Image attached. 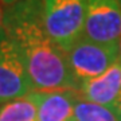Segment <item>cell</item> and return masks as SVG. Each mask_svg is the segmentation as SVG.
Segmentation results:
<instances>
[{
	"mask_svg": "<svg viewBox=\"0 0 121 121\" xmlns=\"http://www.w3.org/2000/svg\"><path fill=\"white\" fill-rule=\"evenodd\" d=\"M66 58L70 73L79 86L105 73L118 59V46H105L81 36L66 51Z\"/></svg>",
	"mask_w": 121,
	"mask_h": 121,
	"instance_id": "3",
	"label": "cell"
},
{
	"mask_svg": "<svg viewBox=\"0 0 121 121\" xmlns=\"http://www.w3.org/2000/svg\"><path fill=\"white\" fill-rule=\"evenodd\" d=\"M31 91L32 85L22 55L4 34L0 39V104L22 98Z\"/></svg>",
	"mask_w": 121,
	"mask_h": 121,
	"instance_id": "5",
	"label": "cell"
},
{
	"mask_svg": "<svg viewBox=\"0 0 121 121\" xmlns=\"http://www.w3.org/2000/svg\"><path fill=\"white\" fill-rule=\"evenodd\" d=\"M1 1L7 5H12V4H15V3H17V1H20V0H1Z\"/></svg>",
	"mask_w": 121,
	"mask_h": 121,
	"instance_id": "12",
	"label": "cell"
},
{
	"mask_svg": "<svg viewBox=\"0 0 121 121\" xmlns=\"http://www.w3.org/2000/svg\"><path fill=\"white\" fill-rule=\"evenodd\" d=\"M78 98L93 104L113 108L121 95V59H118L105 73L81 83L77 89Z\"/></svg>",
	"mask_w": 121,
	"mask_h": 121,
	"instance_id": "6",
	"label": "cell"
},
{
	"mask_svg": "<svg viewBox=\"0 0 121 121\" xmlns=\"http://www.w3.org/2000/svg\"><path fill=\"white\" fill-rule=\"evenodd\" d=\"M43 20L51 39L67 51L82 36L87 0H42Z\"/></svg>",
	"mask_w": 121,
	"mask_h": 121,
	"instance_id": "2",
	"label": "cell"
},
{
	"mask_svg": "<svg viewBox=\"0 0 121 121\" xmlns=\"http://www.w3.org/2000/svg\"><path fill=\"white\" fill-rule=\"evenodd\" d=\"M73 121H74V120H73Z\"/></svg>",
	"mask_w": 121,
	"mask_h": 121,
	"instance_id": "15",
	"label": "cell"
},
{
	"mask_svg": "<svg viewBox=\"0 0 121 121\" xmlns=\"http://www.w3.org/2000/svg\"><path fill=\"white\" fill-rule=\"evenodd\" d=\"M83 38L105 46H118L121 39L120 0H87Z\"/></svg>",
	"mask_w": 121,
	"mask_h": 121,
	"instance_id": "4",
	"label": "cell"
},
{
	"mask_svg": "<svg viewBox=\"0 0 121 121\" xmlns=\"http://www.w3.org/2000/svg\"><path fill=\"white\" fill-rule=\"evenodd\" d=\"M4 16H5V9L3 8V4L0 3V39L4 35Z\"/></svg>",
	"mask_w": 121,
	"mask_h": 121,
	"instance_id": "10",
	"label": "cell"
},
{
	"mask_svg": "<svg viewBox=\"0 0 121 121\" xmlns=\"http://www.w3.org/2000/svg\"><path fill=\"white\" fill-rule=\"evenodd\" d=\"M36 99V121H73L77 90L34 91Z\"/></svg>",
	"mask_w": 121,
	"mask_h": 121,
	"instance_id": "7",
	"label": "cell"
},
{
	"mask_svg": "<svg viewBox=\"0 0 121 121\" xmlns=\"http://www.w3.org/2000/svg\"><path fill=\"white\" fill-rule=\"evenodd\" d=\"M36 113L34 91L22 98L0 104V121H36Z\"/></svg>",
	"mask_w": 121,
	"mask_h": 121,
	"instance_id": "8",
	"label": "cell"
},
{
	"mask_svg": "<svg viewBox=\"0 0 121 121\" xmlns=\"http://www.w3.org/2000/svg\"><path fill=\"white\" fill-rule=\"evenodd\" d=\"M4 34L23 58L32 91L77 90L66 52L48 35L43 20L42 0H20L8 5Z\"/></svg>",
	"mask_w": 121,
	"mask_h": 121,
	"instance_id": "1",
	"label": "cell"
},
{
	"mask_svg": "<svg viewBox=\"0 0 121 121\" xmlns=\"http://www.w3.org/2000/svg\"><path fill=\"white\" fill-rule=\"evenodd\" d=\"M74 121H120L112 108L77 98L74 106Z\"/></svg>",
	"mask_w": 121,
	"mask_h": 121,
	"instance_id": "9",
	"label": "cell"
},
{
	"mask_svg": "<svg viewBox=\"0 0 121 121\" xmlns=\"http://www.w3.org/2000/svg\"><path fill=\"white\" fill-rule=\"evenodd\" d=\"M120 1H121V0H120Z\"/></svg>",
	"mask_w": 121,
	"mask_h": 121,
	"instance_id": "14",
	"label": "cell"
},
{
	"mask_svg": "<svg viewBox=\"0 0 121 121\" xmlns=\"http://www.w3.org/2000/svg\"><path fill=\"white\" fill-rule=\"evenodd\" d=\"M118 58L121 59V39H120V42H118Z\"/></svg>",
	"mask_w": 121,
	"mask_h": 121,
	"instance_id": "13",
	"label": "cell"
},
{
	"mask_svg": "<svg viewBox=\"0 0 121 121\" xmlns=\"http://www.w3.org/2000/svg\"><path fill=\"white\" fill-rule=\"evenodd\" d=\"M113 112L116 113V116H117V118L121 121V95H120V98L117 99V102L114 104V106H113Z\"/></svg>",
	"mask_w": 121,
	"mask_h": 121,
	"instance_id": "11",
	"label": "cell"
}]
</instances>
